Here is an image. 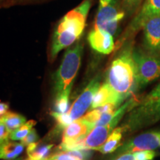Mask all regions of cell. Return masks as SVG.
<instances>
[{
	"label": "cell",
	"instance_id": "1",
	"mask_svg": "<svg viewBox=\"0 0 160 160\" xmlns=\"http://www.w3.org/2000/svg\"><path fill=\"white\" fill-rule=\"evenodd\" d=\"M133 51V46L131 43H128L112 61L106 77L105 82L119 95L122 102L139 89Z\"/></svg>",
	"mask_w": 160,
	"mask_h": 160
},
{
	"label": "cell",
	"instance_id": "2",
	"mask_svg": "<svg viewBox=\"0 0 160 160\" xmlns=\"http://www.w3.org/2000/svg\"><path fill=\"white\" fill-rule=\"evenodd\" d=\"M91 7V0L84 1L66 13L58 23L51 47V59L53 60L63 49L71 47L82 34L87 17Z\"/></svg>",
	"mask_w": 160,
	"mask_h": 160
},
{
	"label": "cell",
	"instance_id": "3",
	"mask_svg": "<svg viewBox=\"0 0 160 160\" xmlns=\"http://www.w3.org/2000/svg\"><path fill=\"white\" fill-rule=\"evenodd\" d=\"M132 110L125 131L145 128L160 121V82Z\"/></svg>",
	"mask_w": 160,
	"mask_h": 160
},
{
	"label": "cell",
	"instance_id": "4",
	"mask_svg": "<svg viewBox=\"0 0 160 160\" xmlns=\"http://www.w3.org/2000/svg\"><path fill=\"white\" fill-rule=\"evenodd\" d=\"M138 102L139 101L137 99L133 97L131 98L117 110L114 117L109 123L105 125L96 126L85 138L66 147L63 151H84V150L97 151L105 142L111 132L115 129L116 126L125 114V113L133 109Z\"/></svg>",
	"mask_w": 160,
	"mask_h": 160
},
{
	"label": "cell",
	"instance_id": "5",
	"mask_svg": "<svg viewBox=\"0 0 160 160\" xmlns=\"http://www.w3.org/2000/svg\"><path fill=\"white\" fill-rule=\"evenodd\" d=\"M83 48L82 42H78L66 51L62 61L53 78L56 94L65 91L73 86V80L81 65Z\"/></svg>",
	"mask_w": 160,
	"mask_h": 160
},
{
	"label": "cell",
	"instance_id": "6",
	"mask_svg": "<svg viewBox=\"0 0 160 160\" xmlns=\"http://www.w3.org/2000/svg\"><path fill=\"white\" fill-rule=\"evenodd\" d=\"M133 57L137 67L139 89L160 78V55L133 48Z\"/></svg>",
	"mask_w": 160,
	"mask_h": 160
},
{
	"label": "cell",
	"instance_id": "7",
	"mask_svg": "<svg viewBox=\"0 0 160 160\" xmlns=\"http://www.w3.org/2000/svg\"><path fill=\"white\" fill-rule=\"evenodd\" d=\"M125 12L117 0H99L94 28L104 30L114 36L120 22L125 17Z\"/></svg>",
	"mask_w": 160,
	"mask_h": 160
},
{
	"label": "cell",
	"instance_id": "8",
	"mask_svg": "<svg viewBox=\"0 0 160 160\" xmlns=\"http://www.w3.org/2000/svg\"><path fill=\"white\" fill-rule=\"evenodd\" d=\"M158 16H160V0H145L142 8L132 20L124 33L121 42H124V41L133 37L140 29L142 28L144 24L148 19Z\"/></svg>",
	"mask_w": 160,
	"mask_h": 160
},
{
	"label": "cell",
	"instance_id": "9",
	"mask_svg": "<svg viewBox=\"0 0 160 160\" xmlns=\"http://www.w3.org/2000/svg\"><path fill=\"white\" fill-rule=\"evenodd\" d=\"M99 87L100 77L97 76L86 86L81 94L76 99L69 111L68 112L73 121L81 118L91 108L93 97Z\"/></svg>",
	"mask_w": 160,
	"mask_h": 160
},
{
	"label": "cell",
	"instance_id": "10",
	"mask_svg": "<svg viewBox=\"0 0 160 160\" xmlns=\"http://www.w3.org/2000/svg\"><path fill=\"white\" fill-rule=\"evenodd\" d=\"M160 147V131H150L137 136L122 146L120 153H134L140 151H153Z\"/></svg>",
	"mask_w": 160,
	"mask_h": 160
},
{
	"label": "cell",
	"instance_id": "11",
	"mask_svg": "<svg viewBox=\"0 0 160 160\" xmlns=\"http://www.w3.org/2000/svg\"><path fill=\"white\" fill-rule=\"evenodd\" d=\"M94 128L93 124L86 121L82 117L73 121L65 128L59 149L63 151L68 146L85 138Z\"/></svg>",
	"mask_w": 160,
	"mask_h": 160
},
{
	"label": "cell",
	"instance_id": "12",
	"mask_svg": "<svg viewBox=\"0 0 160 160\" xmlns=\"http://www.w3.org/2000/svg\"><path fill=\"white\" fill-rule=\"evenodd\" d=\"M143 50L160 55V16L150 18L142 27Z\"/></svg>",
	"mask_w": 160,
	"mask_h": 160
},
{
	"label": "cell",
	"instance_id": "13",
	"mask_svg": "<svg viewBox=\"0 0 160 160\" xmlns=\"http://www.w3.org/2000/svg\"><path fill=\"white\" fill-rule=\"evenodd\" d=\"M91 47L102 54H109L115 48L113 36L104 30L94 28L88 36Z\"/></svg>",
	"mask_w": 160,
	"mask_h": 160
},
{
	"label": "cell",
	"instance_id": "14",
	"mask_svg": "<svg viewBox=\"0 0 160 160\" xmlns=\"http://www.w3.org/2000/svg\"><path fill=\"white\" fill-rule=\"evenodd\" d=\"M122 102L119 95L110 87L108 84L105 82L100 85L96 93L90 108L93 110L108 104H113L119 108Z\"/></svg>",
	"mask_w": 160,
	"mask_h": 160
},
{
	"label": "cell",
	"instance_id": "15",
	"mask_svg": "<svg viewBox=\"0 0 160 160\" xmlns=\"http://www.w3.org/2000/svg\"><path fill=\"white\" fill-rule=\"evenodd\" d=\"M25 145L8 140L0 144V159L5 160L15 159L22 153Z\"/></svg>",
	"mask_w": 160,
	"mask_h": 160
},
{
	"label": "cell",
	"instance_id": "16",
	"mask_svg": "<svg viewBox=\"0 0 160 160\" xmlns=\"http://www.w3.org/2000/svg\"><path fill=\"white\" fill-rule=\"evenodd\" d=\"M124 131L125 130H124L123 127L116 128L111 132V133L105 141V142L101 147L99 148L97 151H99L100 153H103V154H108V153H112L115 150H117L119 146Z\"/></svg>",
	"mask_w": 160,
	"mask_h": 160
},
{
	"label": "cell",
	"instance_id": "17",
	"mask_svg": "<svg viewBox=\"0 0 160 160\" xmlns=\"http://www.w3.org/2000/svg\"><path fill=\"white\" fill-rule=\"evenodd\" d=\"M1 122L7 127L10 131L12 132L26 122V119L23 116L13 113V112H8L5 115L1 117Z\"/></svg>",
	"mask_w": 160,
	"mask_h": 160
},
{
	"label": "cell",
	"instance_id": "18",
	"mask_svg": "<svg viewBox=\"0 0 160 160\" xmlns=\"http://www.w3.org/2000/svg\"><path fill=\"white\" fill-rule=\"evenodd\" d=\"M72 87L68 88L65 91L56 94L55 112L59 113H65L68 112L69 106V97Z\"/></svg>",
	"mask_w": 160,
	"mask_h": 160
},
{
	"label": "cell",
	"instance_id": "19",
	"mask_svg": "<svg viewBox=\"0 0 160 160\" xmlns=\"http://www.w3.org/2000/svg\"><path fill=\"white\" fill-rule=\"evenodd\" d=\"M45 160H85V153L82 151H66L49 156Z\"/></svg>",
	"mask_w": 160,
	"mask_h": 160
},
{
	"label": "cell",
	"instance_id": "20",
	"mask_svg": "<svg viewBox=\"0 0 160 160\" xmlns=\"http://www.w3.org/2000/svg\"><path fill=\"white\" fill-rule=\"evenodd\" d=\"M36 123H37L36 121H33V120H30L25 122L19 128L11 132L10 139L13 140V141H19V140L23 139L31 132Z\"/></svg>",
	"mask_w": 160,
	"mask_h": 160
},
{
	"label": "cell",
	"instance_id": "21",
	"mask_svg": "<svg viewBox=\"0 0 160 160\" xmlns=\"http://www.w3.org/2000/svg\"><path fill=\"white\" fill-rule=\"evenodd\" d=\"M53 145H47L37 147L31 151V153H28V157L31 158L33 160H45L49 157V153L51 150L53 148Z\"/></svg>",
	"mask_w": 160,
	"mask_h": 160
},
{
	"label": "cell",
	"instance_id": "22",
	"mask_svg": "<svg viewBox=\"0 0 160 160\" xmlns=\"http://www.w3.org/2000/svg\"><path fill=\"white\" fill-rule=\"evenodd\" d=\"M51 115L53 116V117L56 119V121L57 122V124L59 126L62 128H65L71 124L73 120L71 119V118L70 117L68 113H59L57 112H53L51 113Z\"/></svg>",
	"mask_w": 160,
	"mask_h": 160
},
{
	"label": "cell",
	"instance_id": "23",
	"mask_svg": "<svg viewBox=\"0 0 160 160\" xmlns=\"http://www.w3.org/2000/svg\"><path fill=\"white\" fill-rule=\"evenodd\" d=\"M142 0H123V8L125 11L131 14L137 10Z\"/></svg>",
	"mask_w": 160,
	"mask_h": 160
},
{
	"label": "cell",
	"instance_id": "24",
	"mask_svg": "<svg viewBox=\"0 0 160 160\" xmlns=\"http://www.w3.org/2000/svg\"><path fill=\"white\" fill-rule=\"evenodd\" d=\"M136 160H153L157 156L153 151H140L133 153Z\"/></svg>",
	"mask_w": 160,
	"mask_h": 160
},
{
	"label": "cell",
	"instance_id": "25",
	"mask_svg": "<svg viewBox=\"0 0 160 160\" xmlns=\"http://www.w3.org/2000/svg\"><path fill=\"white\" fill-rule=\"evenodd\" d=\"M38 139V135L37 131L34 129H32L31 132L28 134L23 139L21 140V142L25 146H28L30 144L36 142Z\"/></svg>",
	"mask_w": 160,
	"mask_h": 160
},
{
	"label": "cell",
	"instance_id": "26",
	"mask_svg": "<svg viewBox=\"0 0 160 160\" xmlns=\"http://www.w3.org/2000/svg\"><path fill=\"white\" fill-rule=\"evenodd\" d=\"M10 133L11 131L7 128L5 124L0 122V144L5 142L10 139Z\"/></svg>",
	"mask_w": 160,
	"mask_h": 160
},
{
	"label": "cell",
	"instance_id": "27",
	"mask_svg": "<svg viewBox=\"0 0 160 160\" xmlns=\"http://www.w3.org/2000/svg\"><path fill=\"white\" fill-rule=\"evenodd\" d=\"M8 104L0 102V117H2V116L5 115V113H7L8 112Z\"/></svg>",
	"mask_w": 160,
	"mask_h": 160
},
{
	"label": "cell",
	"instance_id": "28",
	"mask_svg": "<svg viewBox=\"0 0 160 160\" xmlns=\"http://www.w3.org/2000/svg\"><path fill=\"white\" fill-rule=\"evenodd\" d=\"M116 160H136L134 155L133 153H123Z\"/></svg>",
	"mask_w": 160,
	"mask_h": 160
},
{
	"label": "cell",
	"instance_id": "29",
	"mask_svg": "<svg viewBox=\"0 0 160 160\" xmlns=\"http://www.w3.org/2000/svg\"><path fill=\"white\" fill-rule=\"evenodd\" d=\"M25 160H33V159H32L31 158H30V157H28V159H25Z\"/></svg>",
	"mask_w": 160,
	"mask_h": 160
},
{
	"label": "cell",
	"instance_id": "30",
	"mask_svg": "<svg viewBox=\"0 0 160 160\" xmlns=\"http://www.w3.org/2000/svg\"><path fill=\"white\" fill-rule=\"evenodd\" d=\"M11 160H21V159H11Z\"/></svg>",
	"mask_w": 160,
	"mask_h": 160
},
{
	"label": "cell",
	"instance_id": "31",
	"mask_svg": "<svg viewBox=\"0 0 160 160\" xmlns=\"http://www.w3.org/2000/svg\"><path fill=\"white\" fill-rule=\"evenodd\" d=\"M0 122H1V117H0Z\"/></svg>",
	"mask_w": 160,
	"mask_h": 160
}]
</instances>
